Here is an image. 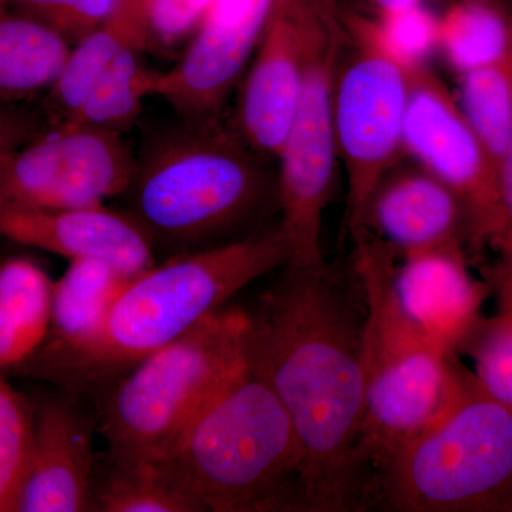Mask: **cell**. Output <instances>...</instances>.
Listing matches in <instances>:
<instances>
[{
  "label": "cell",
  "instance_id": "cell-1",
  "mask_svg": "<svg viewBox=\"0 0 512 512\" xmlns=\"http://www.w3.org/2000/svg\"><path fill=\"white\" fill-rule=\"evenodd\" d=\"M365 293L355 269L285 265L248 312L245 359L288 413L303 457L305 512L367 511L359 444Z\"/></svg>",
  "mask_w": 512,
  "mask_h": 512
},
{
  "label": "cell",
  "instance_id": "cell-2",
  "mask_svg": "<svg viewBox=\"0 0 512 512\" xmlns=\"http://www.w3.org/2000/svg\"><path fill=\"white\" fill-rule=\"evenodd\" d=\"M288 261V241L279 225L183 252L128 279L92 342L13 370L70 390H104L221 309L232 295Z\"/></svg>",
  "mask_w": 512,
  "mask_h": 512
},
{
  "label": "cell",
  "instance_id": "cell-3",
  "mask_svg": "<svg viewBox=\"0 0 512 512\" xmlns=\"http://www.w3.org/2000/svg\"><path fill=\"white\" fill-rule=\"evenodd\" d=\"M352 239V268L366 303L359 456L370 510L377 477L439 417L456 394L466 367L457 355L424 338L404 315L393 286L396 252L367 231Z\"/></svg>",
  "mask_w": 512,
  "mask_h": 512
},
{
  "label": "cell",
  "instance_id": "cell-4",
  "mask_svg": "<svg viewBox=\"0 0 512 512\" xmlns=\"http://www.w3.org/2000/svg\"><path fill=\"white\" fill-rule=\"evenodd\" d=\"M170 458L205 512H305L292 421L247 359L195 414Z\"/></svg>",
  "mask_w": 512,
  "mask_h": 512
},
{
  "label": "cell",
  "instance_id": "cell-5",
  "mask_svg": "<svg viewBox=\"0 0 512 512\" xmlns=\"http://www.w3.org/2000/svg\"><path fill=\"white\" fill-rule=\"evenodd\" d=\"M261 154L215 119L187 120L157 138L126 194L128 214L154 242L195 247L254 220L276 188Z\"/></svg>",
  "mask_w": 512,
  "mask_h": 512
},
{
  "label": "cell",
  "instance_id": "cell-6",
  "mask_svg": "<svg viewBox=\"0 0 512 512\" xmlns=\"http://www.w3.org/2000/svg\"><path fill=\"white\" fill-rule=\"evenodd\" d=\"M370 510L512 512V407L473 373L377 477Z\"/></svg>",
  "mask_w": 512,
  "mask_h": 512
},
{
  "label": "cell",
  "instance_id": "cell-7",
  "mask_svg": "<svg viewBox=\"0 0 512 512\" xmlns=\"http://www.w3.org/2000/svg\"><path fill=\"white\" fill-rule=\"evenodd\" d=\"M248 312L224 308L104 389L96 427L107 453L170 457L188 424L244 363Z\"/></svg>",
  "mask_w": 512,
  "mask_h": 512
},
{
  "label": "cell",
  "instance_id": "cell-8",
  "mask_svg": "<svg viewBox=\"0 0 512 512\" xmlns=\"http://www.w3.org/2000/svg\"><path fill=\"white\" fill-rule=\"evenodd\" d=\"M346 29L336 0H325L313 26L308 72L298 111L276 160L279 224L289 247V266L320 268L323 214L332 200L339 156L333 126V87Z\"/></svg>",
  "mask_w": 512,
  "mask_h": 512
},
{
  "label": "cell",
  "instance_id": "cell-9",
  "mask_svg": "<svg viewBox=\"0 0 512 512\" xmlns=\"http://www.w3.org/2000/svg\"><path fill=\"white\" fill-rule=\"evenodd\" d=\"M345 29L346 45L333 87V126L348 181L345 222L352 237L362 229L373 192L404 156L413 70L356 30Z\"/></svg>",
  "mask_w": 512,
  "mask_h": 512
},
{
  "label": "cell",
  "instance_id": "cell-10",
  "mask_svg": "<svg viewBox=\"0 0 512 512\" xmlns=\"http://www.w3.org/2000/svg\"><path fill=\"white\" fill-rule=\"evenodd\" d=\"M136 158L121 131L57 124L0 164V210H67L126 194Z\"/></svg>",
  "mask_w": 512,
  "mask_h": 512
},
{
  "label": "cell",
  "instance_id": "cell-11",
  "mask_svg": "<svg viewBox=\"0 0 512 512\" xmlns=\"http://www.w3.org/2000/svg\"><path fill=\"white\" fill-rule=\"evenodd\" d=\"M404 156L456 192L468 212L474 254L498 232L497 168L456 96L429 66L414 69L403 130Z\"/></svg>",
  "mask_w": 512,
  "mask_h": 512
},
{
  "label": "cell",
  "instance_id": "cell-12",
  "mask_svg": "<svg viewBox=\"0 0 512 512\" xmlns=\"http://www.w3.org/2000/svg\"><path fill=\"white\" fill-rule=\"evenodd\" d=\"M278 0H212L210 9L171 69L154 74L151 96L187 120L217 116L251 63Z\"/></svg>",
  "mask_w": 512,
  "mask_h": 512
},
{
  "label": "cell",
  "instance_id": "cell-13",
  "mask_svg": "<svg viewBox=\"0 0 512 512\" xmlns=\"http://www.w3.org/2000/svg\"><path fill=\"white\" fill-rule=\"evenodd\" d=\"M325 0H278L242 87L241 137L278 157L301 101L316 16Z\"/></svg>",
  "mask_w": 512,
  "mask_h": 512
},
{
  "label": "cell",
  "instance_id": "cell-14",
  "mask_svg": "<svg viewBox=\"0 0 512 512\" xmlns=\"http://www.w3.org/2000/svg\"><path fill=\"white\" fill-rule=\"evenodd\" d=\"M0 237L63 258L96 259L133 278L151 268L154 244L130 214L106 205L67 210H0Z\"/></svg>",
  "mask_w": 512,
  "mask_h": 512
},
{
  "label": "cell",
  "instance_id": "cell-15",
  "mask_svg": "<svg viewBox=\"0 0 512 512\" xmlns=\"http://www.w3.org/2000/svg\"><path fill=\"white\" fill-rule=\"evenodd\" d=\"M92 421L64 399L46 400L33 412V437L15 512L92 511Z\"/></svg>",
  "mask_w": 512,
  "mask_h": 512
},
{
  "label": "cell",
  "instance_id": "cell-16",
  "mask_svg": "<svg viewBox=\"0 0 512 512\" xmlns=\"http://www.w3.org/2000/svg\"><path fill=\"white\" fill-rule=\"evenodd\" d=\"M360 231L382 239L396 255L454 247L474 252L463 201L419 165H397L383 178L367 204Z\"/></svg>",
  "mask_w": 512,
  "mask_h": 512
},
{
  "label": "cell",
  "instance_id": "cell-17",
  "mask_svg": "<svg viewBox=\"0 0 512 512\" xmlns=\"http://www.w3.org/2000/svg\"><path fill=\"white\" fill-rule=\"evenodd\" d=\"M397 302L424 338L457 355L471 330L483 318L490 291L470 271L464 248H434L403 255L393 278Z\"/></svg>",
  "mask_w": 512,
  "mask_h": 512
},
{
  "label": "cell",
  "instance_id": "cell-18",
  "mask_svg": "<svg viewBox=\"0 0 512 512\" xmlns=\"http://www.w3.org/2000/svg\"><path fill=\"white\" fill-rule=\"evenodd\" d=\"M128 279L106 262L70 261L53 284L52 319L45 342L19 366L46 362L92 342Z\"/></svg>",
  "mask_w": 512,
  "mask_h": 512
},
{
  "label": "cell",
  "instance_id": "cell-19",
  "mask_svg": "<svg viewBox=\"0 0 512 512\" xmlns=\"http://www.w3.org/2000/svg\"><path fill=\"white\" fill-rule=\"evenodd\" d=\"M92 511L205 512L170 457H120L97 461Z\"/></svg>",
  "mask_w": 512,
  "mask_h": 512
},
{
  "label": "cell",
  "instance_id": "cell-20",
  "mask_svg": "<svg viewBox=\"0 0 512 512\" xmlns=\"http://www.w3.org/2000/svg\"><path fill=\"white\" fill-rule=\"evenodd\" d=\"M131 49H148L144 0H119L109 18L73 46L62 76L49 92L53 124L63 123L82 104L100 74Z\"/></svg>",
  "mask_w": 512,
  "mask_h": 512
},
{
  "label": "cell",
  "instance_id": "cell-21",
  "mask_svg": "<svg viewBox=\"0 0 512 512\" xmlns=\"http://www.w3.org/2000/svg\"><path fill=\"white\" fill-rule=\"evenodd\" d=\"M73 46L32 16L0 6V106L50 92Z\"/></svg>",
  "mask_w": 512,
  "mask_h": 512
},
{
  "label": "cell",
  "instance_id": "cell-22",
  "mask_svg": "<svg viewBox=\"0 0 512 512\" xmlns=\"http://www.w3.org/2000/svg\"><path fill=\"white\" fill-rule=\"evenodd\" d=\"M53 284L45 269L28 258L0 262V369L19 366L45 342Z\"/></svg>",
  "mask_w": 512,
  "mask_h": 512
},
{
  "label": "cell",
  "instance_id": "cell-23",
  "mask_svg": "<svg viewBox=\"0 0 512 512\" xmlns=\"http://www.w3.org/2000/svg\"><path fill=\"white\" fill-rule=\"evenodd\" d=\"M439 53L457 76L512 55L510 0H446Z\"/></svg>",
  "mask_w": 512,
  "mask_h": 512
},
{
  "label": "cell",
  "instance_id": "cell-24",
  "mask_svg": "<svg viewBox=\"0 0 512 512\" xmlns=\"http://www.w3.org/2000/svg\"><path fill=\"white\" fill-rule=\"evenodd\" d=\"M485 279L495 293L497 311L478 320L460 353L473 360V375L481 389L512 407V268L495 262Z\"/></svg>",
  "mask_w": 512,
  "mask_h": 512
},
{
  "label": "cell",
  "instance_id": "cell-25",
  "mask_svg": "<svg viewBox=\"0 0 512 512\" xmlns=\"http://www.w3.org/2000/svg\"><path fill=\"white\" fill-rule=\"evenodd\" d=\"M141 52L143 50H127L114 60L94 82L82 104L60 124H82L121 133L131 126L144 100L151 97L156 74L141 62Z\"/></svg>",
  "mask_w": 512,
  "mask_h": 512
},
{
  "label": "cell",
  "instance_id": "cell-26",
  "mask_svg": "<svg viewBox=\"0 0 512 512\" xmlns=\"http://www.w3.org/2000/svg\"><path fill=\"white\" fill-rule=\"evenodd\" d=\"M456 99L498 168L512 137V55L458 76Z\"/></svg>",
  "mask_w": 512,
  "mask_h": 512
},
{
  "label": "cell",
  "instance_id": "cell-27",
  "mask_svg": "<svg viewBox=\"0 0 512 512\" xmlns=\"http://www.w3.org/2000/svg\"><path fill=\"white\" fill-rule=\"evenodd\" d=\"M342 19L407 69L429 66L431 56L439 53V15L429 6L369 15L348 13Z\"/></svg>",
  "mask_w": 512,
  "mask_h": 512
},
{
  "label": "cell",
  "instance_id": "cell-28",
  "mask_svg": "<svg viewBox=\"0 0 512 512\" xmlns=\"http://www.w3.org/2000/svg\"><path fill=\"white\" fill-rule=\"evenodd\" d=\"M32 437V409L0 369V512H15Z\"/></svg>",
  "mask_w": 512,
  "mask_h": 512
},
{
  "label": "cell",
  "instance_id": "cell-29",
  "mask_svg": "<svg viewBox=\"0 0 512 512\" xmlns=\"http://www.w3.org/2000/svg\"><path fill=\"white\" fill-rule=\"evenodd\" d=\"M119 0H8L5 6L55 29L74 46L99 28Z\"/></svg>",
  "mask_w": 512,
  "mask_h": 512
},
{
  "label": "cell",
  "instance_id": "cell-30",
  "mask_svg": "<svg viewBox=\"0 0 512 512\" xmlns=\"http://www.w3.org/2000/svg\"><path fill=\"white\" fill-rule=\"evenodd\" d=\"M144 3L148 47L171 50L191 39L212 0H144Z\"/></svg>",
  "mask_w": 512,
  "mask_h": 512
},
{
  "label": "cell",
  "instance_id": "cell-31",
  "mask_svg": "<svg viewBox=\"0 0 512 512\" xmlns=\"http://www.w3.org/2000/svg\"><path fill=\"white\" fill-rule=\"evenodd\" d=\"M498 232L493 244L497 262L512 268V137L497 168Z\"/></svg>",
  "mask_w": 512,
  "mask_h": 512
},
{
  "label": "cell",
  "instance_id": "cell-32",
  "mask_svg": "<svg viewBox=\"0 0 512 512\" xmlns=\"http://www.w3.org/2000/svg\"><path fill=\"white\" fill-rule=\"evenodd\" d=\"M39 121L28 111L0 106V164L40 134Z\"/></svg>",
  "mask_w": 512,
  "mask_h": 512
},
{
  "label": "cell",
  "instance_id": "cell-33",
  "mask_svg": "<svg viewBox=\"0 0 512 512\" xmlns=\"http://www.w3.org/2000/svg\"><path fill=\"white\" fill-rule=\"evenodd\" d=\"M433 2H446V0H360L369 13H386L413 8V6H429Z\"/></svg>",
  "mask_w": 512,
  "mask_h": 512
},
{
  "label": "cell",
  "instance_id": "cell-34",
  "mask_svg": "<svg viewBox=\"0 0 512 512\" xmlns=\"http://www.w3.org/2000/svg\"><path fill=\"white\" fill-rule=\"evenodd\" d=\"M6 2H8V0H0V6L6 5Z\"/></svg>",
  "mask_w": 512,
  "mask_h": 512
}]
</instances>
